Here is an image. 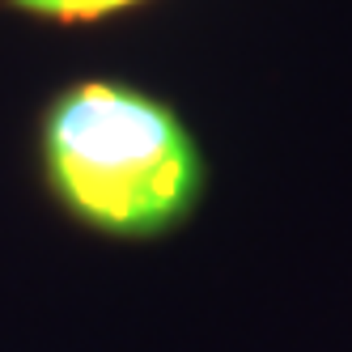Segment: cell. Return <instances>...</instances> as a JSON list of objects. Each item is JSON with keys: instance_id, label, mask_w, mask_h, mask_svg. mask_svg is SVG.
Wrapping results in <instances>:
<instances>
[{"instance_id": "2", "label": "cell", "mask_w": 352, "mask_h": 352, "mask_svg": "<svg viewBox=\"0 0 352 352\" xmlns=\"http://www.w3.org/2000/svg\"><path fill=\"white\" fill-rule=\"evenodd\" d=\"M5 5L21 17L34 21H56V26H89V21H102L115 13H128L144 0H5Z\"/></svg>"}, {"instance_id": "1", "label": "cell", "mask_w": 352, "mask_h": 352, "mask_svg": "<svg viewBox=\"0 0 352 352\" xmlns=\"http://www.w3.org/2000/svg\"><path fill=\"white\" fill-rule=\"evenodd\" d=\"M47 199L111 242H157L195 217L208 157L166 98L119 77H81L47 98L34 132Z\"/></svg>"}]
</instances>
